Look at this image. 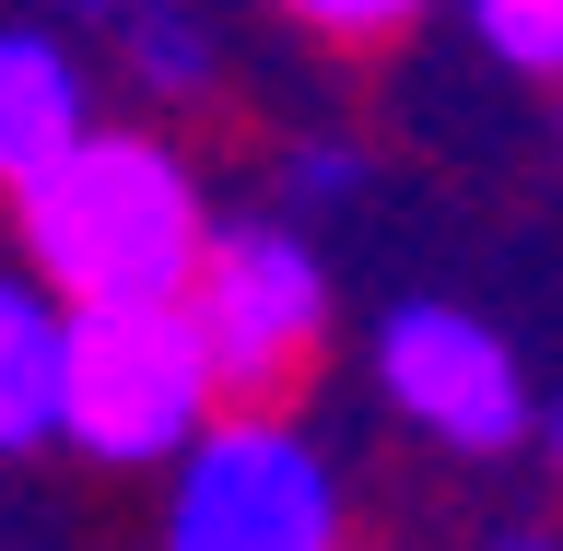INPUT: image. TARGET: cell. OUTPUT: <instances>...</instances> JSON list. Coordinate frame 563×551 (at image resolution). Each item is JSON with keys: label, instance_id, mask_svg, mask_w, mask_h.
I'll return each instance as SVG.
<instances>
[{"label": "cell", "instance_id": "1", "mask_svg": "<svg viewBox=\"0 0 563 551\" xmlns=\"http://www.w3.org/2000/svg\"><path fill=\"white\" fill-rule=\"evenodd\" d=\"M12 223H24V271L59 294V306H141V294H188L200 271V176L176 165L153 130H82L70 153L12 188Z\"/></svg>", "mask_w": 563, "mask_h": 551}, {"label": "cell", "instance_id": "2", "mask_svg": "<svg viewBox=\"0 0 563 551\" xmlns=\"http://www.w3.org/2000/svg\"><path fill=\"white\" fill-rule=\"evenodd\" d=\"M211 364L176 294L141 306H59V447H82L95 470H165L188 434L211 422Z\"/></svg>", "mask_w": 563, "mask_h": 551}, {"label": "cell", "instance_id": "3", "mask_svg": "<svg viewBox=\"0 0 563 551\" xmlns=\"http://www.w3.org/2000/svg\"><path fill=\"white\" fill-rule=\"evenodd\" d=\"M165 551H341V482L329 458L271 411L200 422L165 458Z\"/></svg>", "mask_w": 563, "mask_h": 551}, {"label": "cell", "instance_id": "4", "mask_svg": "<svg viewBox=\"0 0 563 551\" xmlns=\"http://www.w3.org/2000/svg\"><path fill=\"white\" fill-rule=\"evenodd\" d=\"M188 329L223 399H271L306 376V352L329 341V271L294 223H211L200 271H188Z\"/></svg>", "mask_w": 563, "mask_h": 551}, {"label": "cell", "instance_id": "5", "mask_svg": "<svg viewBox=\"0 0 563 551\" xmlns=\"http://www.w3.org/2000/svg\"><path fill=\"white\" fill-rule=\"evenodd\" d=\"M376 387H387V411H411L434 447H470V458H505L528 434V376L470 306H387Z\"/></svg>", "mask_w": 563, "mask_h": 551}, {"label": "cell", "instance_id": "6", "mask_svg": "<svg viewBox=\"0 0 563 551\" xmlns=\"http://www.w3.org/2000/svg\"><path fill=\"white\" fill-rule=\"evenodd\" d=\"M95 130L82 118V70H70L59 35L35 24H0V188H24L47 153H70V141Z\"/></svg>", "mask_w": 563, "mask_h": 551}, {"label": "cell", "instance_id": "7", "mask_svg": "<svg viewBox=\"0 0 563 551\" xmlns=\"http://www.w3.org/2000/svg\"><path fill=\"white\" fill-rule=\"evenodd\" d=\"M59 434V294L0 271V458Z\"/></svg>", "mask_w": 563, "mask_h": 551}, {"label": "cell", "instance_id": "8", "mask_svg": "<svg viewBox=\"0 0 563 551\" xmlns=\"http://www.w3.org/2000/svg\"><path fill=\"white\" fill-rule=\"evenodd\" d=\"M118 47H130L141 95H200L211 82V24L188 0H130V12H118Z\"/></svg>", "mask_w": 563, "mask_h": 551}, {"label": "cell", "instance_id": "9", "mask_svg": "<svg viewBox=\"0 0 563 551\" xmlns=\"http://www.w3.org/2000/svg\"><path fill=\"white\" fill-rule=\"evenodd\" d=\"M470 24H482L493 59H517V70H563V0H457Z\"/></svg>", "mask_w": 563, "mask_h": 551}, {"label": "cell", "instance_id": "10", "mask_svg": "<svg viewBox=\"0 0 563 551\" xmlns=\"http://www.w3.org/2000/svg\"><path fill=\"white\" fill-rule=\"evenodd\" d=\"M294 24H317V35H341V47H376V35H399V24H422L434 0H282Z\"/></svg>", "mask_w": 563, "mask_h": 551}, {"label": "cell", "instance_id": "11", "mask_svg": "<svg viewBox=\"0 0 563 551\" xmlns=\"http://www.w3.org/2000/svg\"><path fill=\"white\" fill-rule=\"evenodd\" d=\"M352 176H364V165H352L341 141H306V153L282 165V188H294V200H352Z\"/></svg>", "mask_w": 563, "mask_h": 551}, {"label": "cell", "instance_id": "12", "mask_svg": "<svg viewBox=\"0 0 563 551\" xmlns=\"http://www.w3.org/2000/svg\"><path fill=\"white\" fill-rule=\"evenodd\" d=\"M47 12H82V24H106V12H118V0H47Z\"/></svg>", "mask_w": 563, "mask_h": 551}, {"label": "cell", "instance_id": "13", "mask_svg": "<svg viewBox=\"0 0 563 551\" xmlns=\"http://www.w3.org/2000/svg\"><path fill=\"white\" fill-rule=\"evenodd\" d=\"M540 434H552V458H563V411H552V422H540Z\"/></svg>", "mask_w": 563, "mask_h": 551}, {"label": "cell", "instance_id": "14", "mask_svg": "<svg viewBox=\"0 0 563 551\" xmlns=\"http://www.w3.org/2000/svg\"><path fill=\"white\" fill-rule=\"evenodd\" d=\"M505 551H552V540H505Z\"/></svg>", "mask_w": 563, "mask_h": 551}]
</instances>
